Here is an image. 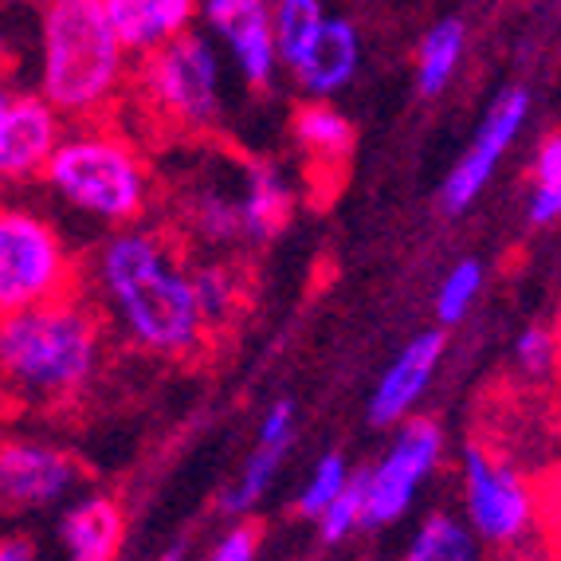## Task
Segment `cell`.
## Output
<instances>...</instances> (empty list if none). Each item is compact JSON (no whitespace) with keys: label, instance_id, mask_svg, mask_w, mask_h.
<instances>
[{"label":"cell","instance_id":"1","mask_svg":"<svg viewBox=\"0 0 561 561\" xmlns=\"http://www.w3.org/2000/svg\"><path fill=\"white\" fill-rule=\"evenodd\" d=\"M99 283L111 295L126 334L150 354L185 357L201 346L205 319L193 275L150 232H122L99 255Z\"/></svg>","mask_w":561,"mask_h":561},{"label":"cell","instance_id":"2","mask_svg":"<svg viewBox=\"0 0 561 561\" xmlns=\"http://www.w3.org/2000/svg\"><path fill=\"white\" fill-rule=\"evenodd\" d=\"M126 44L106 0H51L39 20V94L67 118H94L126 76Z\"/></svg>","mask_w":561,"mask_h":561},{"label":"cell","instance_id":"3","mask_svg":"<svg viewBox=\"0 0 561 561\" xmlns=\"http://www.w3.org/2000/svg\"><path fill=\"white\" fill-rule=\"evenodd\" d=\"M0 362L9 385L36 404H67L83 393L99 365V322L76 299L4 314Z\"/></svg>","mask_w":561,"mask_h":561},{"label":"cell","instance_id":"4","mask_svg":"<svg viewBox=\"0 0 561 561\" xmlns=\"http://www.w3.org/2000/svg\"><path fill=\"white\" fill-rule=\"evenodd\" d=\"M44 181L67 205H76L87 216H99V220H111V225L138 220L146 197H150V178H146L141 153L126 138L106 130L64 138L56 158L47 161Z\"/></svg>","mask_w":561,"mask_h":561},{"label":"cell","instance_id":"5","mask_svg":"<svg viewBox=\"0 0 561 561\" xmlns=\"http://www.w3.org/2000/svg\"><path fill=\"white\" fill-rule=\"evenodd\" d=\"M141 94L169 130H213L220 118V59L197 32L141 56Z\"/></svg>","mask_w":561,"mask_h":561},{"label":"cell","instance_id":"6","mask_svg":"<svg viewBox=\"0 0 561 561\" xmlns=\"http://www.w3.org/2000/svg\"><path fill=\"white\" fill-rule=\"evenodd\" d=\"M71 299V255L44 216L4 208L0 216V307L4 314Z\"/></svg>","mask_w":561,"mask_h":561},{"label":"cell","instance_id":"7","mask_svg":"<svg viewBox=\"0 0 561 561\" xmlns=\"http://www.w3.org/2000/svg\"><path fill=\"white\" fill-rule=\"evenodd\" d=\"M444 436L440 424L428 416H409L397 432L393 448L369 471V506H365V526H389L404 515L421 491V483L432 476L440 459Z\"/></svg>","mask_w":561,"mask_h":561},{"label":"cell","instance_id":"8","mask_svg":"<svg viewBox=\"0 0 561 561\" xmlns=\"http://www.w3.org/2000/svg\"><path fill=\"white\" fill-rule=\"evenodd\" d=\"M526 114H530V91H526V87H506L495 103H491V111L479 122L471 146L463 150V158L451 165L448 181H444V193H440L444 213L459 216L463 208L476 205L479 193L486 188V181L495 178L499 161L515 146Z\"/></svg>","mask_w":561,"mask_h":561},{"label":"cell","instance_id":"9","mask_svg":"<svg viewBox=\"0 0 561 561\" xmlns=\"http://www.w3.org/2000/svg\"><path fill=\"white\" fill-rule=\"evenodd\" d=\"M463 495H468L471 526L491 542H518L534 518V499L526 483L479 444L463 451Z\"/></svg>","mask_w":561,"mask_h":561},{"label":"cell","instance_id":"10","mask_svg":"<svg viewBox=\"0 0 561 561\" xmlns=\"http://www.w3.org/2000/svg\"><path fill=\"white\" fill-rule=\"evenodd\" d=\"M64 146V114L36 91H4L0 99V173L9 181L44 178Z\"/></svg>","mask_w":561,"mask_h":561},{"label":"cell","instance_id":"11","mask_svg":"<svg viewBox=\"0 0 561 561\" xmlns=\"http://www.w3.org/2000/svg\"><path fill=\"white\" fill-rule=\"evenodd\" d=\"M208 28L228 47L232 64L248 87H267L275 79V9L267 0H205L201 4Z\"/></svg>","mask_w":561,"mask_h":561},{"label":"cell","instance_id":"12","mask_svg":"<svg viewBox=\"0 0 561 561\" xmlns=\"http://www.w3.org/2000/svg\"><path fill=\"white\" fill-rule=\"evenodd\" d=\"M79 483L76 459L32 440H9L0 451V491L9 506H47Z\"/></svg>","mask_w":561,"mask_h":561},{"label":"cell","instance_id":"13","mask_svg":"<svg viewBox=\"0 0 561 561\" xmlns=\"http://www.w3.org/2000/svg\"><path fill=\"white\" fill-rule=\"evenodd\" d=\"M444 357V334L440 330H424L421 337H412L409 346L393 357V365L385 369L377 381L374 397H369V421L377 428L385 424H401L412 412V404L421 401L424 389L432 385V374Z\"/></svg>","mask_w":561,"mask_h":561},{"label":"cell","instance_id":"14","mask_svg":"<svg viewBox=\"0 0 561 561\" xmlns=\"http://www.w3.org/2000/svg\"><path fill=\"white\" fill-rule=\"evenodd\" d=\"M205 0H106L114 28L130 56H150L193 28Z\"/></svg>","mask_w":561,"mask_h":561},{"label":"cell","instance_id":"15","mask_svg":"<svg viewBox=\"0 0 561 561\" xmlns=\"http://www.w3.org/2000/svg\"><path fill=\"white\" fill-rule=\"evenodd\" d=\"M357 59H362V39H357L354 24L350 20H327L322 36L310 47V56L295 67V76H299L307 94L327 99V94H337L354 79Z\"/></svg>","mask_w":561,"mask_h":561},{"label":"cell","instance_id":"16","mask_svg":"<svg viewBox=\"0 0 561 561\" xmlns=\"http://www.w3.org/2000/svg\"><path fill=\"white\" fill-rule=\"evenodd\" d=\"M59 538L71 561H114L122 550V506L111 495L83 499L64 515Z\"/></svg>","mask_w":561,"mask_h":561},{"label":"cell","instance_id":"17","mask_svg":"<svg viewBox=\"0 0 561 561\" xmlns=\"http://www.w3.org/2000/svg\"><path fill=\"white\" fill-rule=\"evenodd\" d=\"M243 240H275L290 220V188L275 165L252 161L243 169L240 188Z\"/></svg>","mask_w":561,"mask_h":561},{"label":"cell","instance_id":"18","mask_svg":"<svg viewBox=\"0 0 561 561\" xmlns=\"http://www.w3.org/2000/svg\"><path fill=\"white\" fill-rule=\"evenodd\" d=\"M290 130H295L299 150L307 153L314 169H327V173L337 178V169L350 161V150H354V126H350L346 114H337L334 106L307 103L299 114H295Z\"/></svg>","mask_w":561,"mask_h":561},{"label":"cell","instance_id":"19","mask_svg":"<svg viewBox=\"0 0 561 561\" xmlns=\"http://www.w3.org/2000/svg\"><path fill=\"white\" fill-rule=\"evenodd\" d=\"M463 47H468V24L459 16L436 20V24L424 32L421 51H416V87H421L424 99H436V94L456 79Z\"/></svg>","mask_w":561,"mask_h":561},{"label":"cell","instance_id":"20","mask_svg":"<svg viewBox=\"0 0 561 561\" xmlns=\"http://www.w3.org/2000/svg\"><path fill=\"white\" fill-rule=\"evenodd\" d=\"M275 44H279V59L287 67H299L310 56L314 39L327 28V12L322 0H275Z\"/></svg>","mask_w":561,"mask_h":561},{"label":"cell","instance_id":"21","mask_svg":"<svg viewBox=\"0 0 561 561\" xmlns=\"http://www.w3.org/2000/svg\"><path fill=\"white\" fill-rule=\"evenodd\" d=\"M404 561H476V538L451 515H432L409 542Z\"/></svg>","mask_w":561,"mask_h":561},{"label":"cell","instance_id":"22","mask_svg":"<svg viewBox=\"0 0 561 561\" xmlns=\"http://www.w3.org/2000/svg\"><path fill=\"white\" fill-rule=\"evenodd\" d=\"M561 220V130L538 146L530 173V225Z\"/></svg>","mask_w":561,"mask_h":561},{"label":"cell","instance_id":"23","mask_svg":"<svg viewBox=\"0 0 561 561\" xmlns=\"http://www.w3.org/2000/svg\"><path fill=\"white\" fill-rule=\"evenodd\" d=\"M193 290H197V307L201 319H205V330L225 327L232 319L236 302H240V283L228 272L225 263H205L193 272Z\"/></svg>","mask_w":561,"mask_h":561},{"label":"cell","instance_id":"24","mask_svg":"<svg viewBox=\"0 0 561 561\" xmlns=\"http://www.w3.org/2000/svg\"><path fill=\"white\" fill-rule=\"evenodd\" d=\"M287 444L290 440H260L252 451V459L243 463V476L240 483L232 486L225 495V511H243V506H252L255 499L267 491V483H272V476L279 471L283 456H287Z\"/></svg>","mask_w":561,"mask_h":561},{"label":"cell","instance_id":"25","mask_svg":"<svg viewBox=\"0 0 561 561\" xmlns=\"http://www.w3.org/2000/svg\"><path fill=\"white\" fill-rule=\"evenodd\" d=\"M350 463L342 451H330V456L319 459V468L310 471L307 486H302V495H299V515L307 518H322L334 506V499L342 495L350 486Z\"/></svg>","mask_w":561,"mask_h":561},{"label":"cell","instance_id":"26","mask_svg":"<svg viewBox=\"0 0 561 561\" xmlns=\"http://www.w3.org/2000/svg\"><path fill=\"white\" fill-rule=\"evenodd\" d=\"M188 220H193V228L213 243H228V240H236V236H243L240 201L225 197L220 188H205V193H197V201H193V216H188Z\"/></svg>","mask_w":561,"mask_h":561},{"label":"cell","instance_id":"27","mask_svg":"<svg viewBox=\"0 0 561 561\" xmlns=\"http://www.w3.org/2000/svg\"><path fill=\"white\" fill-rule=\"evenodd\" d=\"M479 287H483V263L459 260L448 272V279L440 283V295H436V319H440L444 327L459 322L471 310V302L479 299Z\"/></svg>","mask_w":561,"mask_h":561},{"label":"cell","instance_id":"28","mask_svg":"<svg viewBox=\"0 0 561 561\" xmlns=\"http://www.w3.org/2000/svg\"><path fill=\"white\" fill-rule=\"evenodd\" d=\"M365 506H369V471H357V476L350 479L346 491L334 499V506L319 518L322 538H327V542H342L346 534H354L357 526H365Z\"/></svg>","mask_w":561,"mask_h":561},{"label":"cell","instance_id":"29","mask_svg":"<svg viewBox=\"0 0 561 561\" xmlns=\"http://www.w3.org/2000/svg\"><path fill=\"white\" fill-rule=\"evenodd\" d=\"M515 354L526 374H546V369H553V362H558V337L546 327H526L523 334H518Z\"/></svg>","mask_w":561,"mask_h":561},{"label":"cell","instance_id":"30","mask_svg":"<svg viewBox=\"0 0 561 561\" xmlns=\"http://www.w3.org/2000/svg\"><path fill=\"white\" fill-rule=\"evenodd\" d=\"M255 550H260V526L243 523L220 538V546H216L208 561H255Z\"/></svg>","mask_w":561,"mask_h":561},{"label":"cell","instance_id":"31","mask_svg":"<svg viewBox=\"0 0 561 561\" xmlns=\"http://www.w3.org/2000/svg\"><path fill=\"white\" fill-rule=\"evenodd\" d=\"M0 561H36V550H32L28 538H4V546H0Z\"/></svg>","mask_w":561,"mask_h":561},{"label":"cell","instance_id":"32","mask_svg":"<svg viewBox=\"0 0 561 561\" xmlns=\"http://www.w3.org/2000/svg\"><path fill=\"white\" fill-rule=\"evenodd\" d=\"M158 561H185V546H173V550H165Z\"/></svg>","mask_w":561,"mask_h":561},{"label":"cell","instance_id":"33","mask_svg":"<svg viewBox=\"0 0 561 561\" xmlns=\"http://www.w3.org/2000/svg\"><path fill=\"white\" fill-rule=\"evenodd\" d=\"M558 362H561V319H558Z\"/></svg>","mask_w":561,"mask_h":561},{"label":"cell","instance_id":"34","mask_svg":"<svg viewBox=\"0 0 561 561\" xmlns=\"http://www.w3.org/2000/svg\"><path fill=\"white\" fill-rule=\"evenodd\" d=\"M24 4H51V0H24Z\"/></svg>","mask_w":561,"mask_h":561},{"label":"cell","instance_id":"35","mask_svg":"<svg viewBox=\"0 0 561 561\" xmlns=\"http://www.w3.org/2000/svg\"><path fill=\"white\" fill-rule=\"evenodd\" d=\"M558 561H561V538H558Z\"/></svg>","mask_w":561,"mask_h":561}]
</instances>
